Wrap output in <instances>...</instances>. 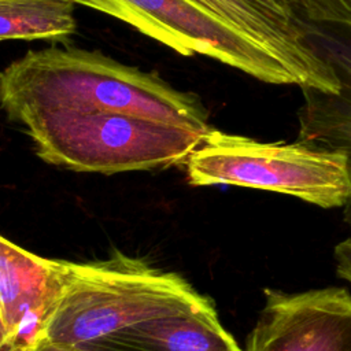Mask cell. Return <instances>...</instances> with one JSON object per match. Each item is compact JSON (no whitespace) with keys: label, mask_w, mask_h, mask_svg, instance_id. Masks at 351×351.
Instances as JSON below:
<instances>
[{"label":"cell","mask_w":351,"mask_h":351,"mask_svg":"<svg viewBox=\"0 0 351 351\" xmlns=\"http://www.w3.org/2000/svg\"><path fill=\"white\" fill-rule=\"evenodd\" d=\"M7 118L63 111H112L151 118L203 133L208 110L193 92L180 90L158 74L123 64L99 51L49 47L27 51L0 75Z\"/></svg>","instance_id":"obj_1"},{"label":"cell","mask_w":351,"mask_h":351,"mask_svg":"<svg viewBox=\"0 0 351 351\" xmlns=\"http://www.w3.org/2000/svg\"><path fill=\"white\" fill-rule=\"evenodd\" d=\"M208 308L213 302L180 274L115 252L71 263L44 343L85 346L138 322Z\"/></svg>","instance_id":"obj_2"},{"label":"cell","mask_w":351,"mask_h":351,"mask_svg":"<svg viewBox=\"0 0 351 351\" xmlns=\"http://www.w3.org/2000/svg\"><path fill=\"white\" fill-rule=\"evenodd\" d=\"M18 125L44 162L101 174L185 163L210 133L112 111L48 112Z\"/></svg>","instance_id":"obj_3"},{"label":"cell","mask_w":351,"mask_h":351,"mask_svg":"<svg viewBox=\"0 0 351 351\" xmlns=\"http://www.w3.org/2000/svg\"><path fill=\"white\" fill-rule=\"evenodd\" d=\"M189 182L236 185L289 195L322 208L351 199V173L341 151L295 143H262L211 129L191 154Z\"/></svg>","instance_id":"obj_4"},{"label":"cell","mask_w":351,"mask_h":351,"mask_svg":"<svg viewBox=\"0 0 351 351\" xmlns=\"http://www.w3.org/2000/svg\"><path fill=\"white\" fill-rule=\"evenodd\" d=\"M71 1L114 16L182 56H207L266 84L306 88L277 53L192 0Z\"/></svg>","instance_id":"obj_5"},{"label":"cell","mask_w":351,"mask_h":351,"mask_svg":"<svg viewBox=\"0 0 351 351\" xmlns=\"http://www.w3.org/2000/svg\"><path fill=\"white\" fill-rule=\"evenodd\" d=\"M71 263L0 239V351H36L60 304Z\"/></svg>","instance_id":"obj_6"},{"label":"cell","mask_w":351,"mask_h":351,"mask_svg":"<svg viewBox=\"0 0 351 351\" xmlns=\"http://www.w3.org/2000/svg\"><path fill=\"white\" fill-rule=\"evenodd\" d=\"M244 351H351V292L265 289V306Z\"/></svg>","instance_id":"obj_7"},{"label":"cell","mask_w":351,"mask_h":351,"mask_svg":"<svg viewBox=\"0 0 351 351\" xmlns=\"http://www.w3.org/2000/svg\"><path fill=\"white\" fill-rule=\"evenodd\" d=\"M258 40L304 80V89L337 93L340 80L310 36V26L278 3L261 0H192Z\"/></svg>","instance_id":"obj_8"},{"label":"cell","mask_w":351,"mask_h":351,"mask_svg":"<svg viewBox=\"0 0 351 351\" xmlns=\"http://www.w3.org/2000/svg\"><path fill=\"white\" fill-rule=\"evenodd\" d=\"M311 38L333 66L341 86L337 93L302 89L304 101L298 115L296 140L313 147L341 151L347 156L351 173V37L315 27ZM343 221L351 232V199L343 207Z\"/></svg>","instance_id":"obj_9"},{"label":"cell","mask_w":351,"mask_h":351,"mask_svg":"<svg viewBox=\"0 0 351 351\" xmlns=\"http://www.w3.org/2000/svg\"><path fill=\"white\" fill-rule=\"evenodd\" d=\"M93 351H244L214 308L162 317L85 344Z\"/></svg>","instance_id":"obj_10"},{"label":"cell","mask_w":351,"mask_h":351,"mask_svg":"<svg viewBox=\"0 0 351 351\" xmlns=\"http://www.w3.org/2000/svg\"><path fill=\"white\" fill-rule=\"evenodd\" d=\"M71 0H0V38H62L77 30Z\"/></svg>","instance_id":"obj_11"},{"label":"cell","mask_w":351,"mask_h":351,"mask_svg":"<svg viewBox=\"0 0 351 351\" xmlns=\"http://www.w3.org/2000/svg\"><path fill=\"white\" fill-rule=\"evenodd\" d=\"M306 25L351 37V0H274Z\"/></svg>","instance_id":"obj_12"},{"label":"cell","mask_w":351,"mask_h":351,"mask_svg":"<svg viewBox=\"0 0 351 351\" xmlns=\"http://www.w3.org/2000/svg\"><path fill=\"white\" fill-rule=\"evenodd\" d=\"M336 274L351 284V237L337 243L333 250Z\"/></svg>","instance_id":"obj_13"},{"label":"cell","mask_w":351,"mask_h":351,"mask_svg":"<svg viewBox=\"0 0 351 351\" xmlns=\"http://www.w3.org/2000/svg\"><path fill=\"white\" fill-rule=\"evenodd\" d=\"M36 351H93L84 346L73 344H58V343H44Z\"/></svg>","instance_id":"obj_14"},{"label":"cell","mask_w":351,"mask_h":351,"mask_svg":"<svg viewBox=\"0 0 351 351\" xmlns=\"http://www.w3.org/2000/svg\"><path fill=\"white\" fill-rule=\"evenodd\" d=\"M261 1H266V3H277V1H274V0H261Z\"/></svg>","instance_id":"obj_15"}]
</instances>
